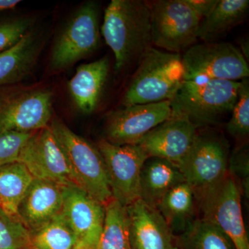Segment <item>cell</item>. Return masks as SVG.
Returning <instances> with one entry per match:
<instances>
[{
  "mask_svg": "<svg viewBox=\"0 0 249 249\" xmlns=\"http://www.w3.org/2000/svg\"><path fill=\"white\" fill-rule=\"evenodd\" d=\"M101 33L115 58L119 73L152 47L149 3L142 0H111L105 11Z\"/></svg>",
  "mask_w": 249,
  "mask_h": 249,
  "instance_id": "1",
  "label": "cell"
},
{
  "mask_svg": "<svg viewBox=\"0 0 249 249\" xmlns=\"http://www.w3.org/2000/svg\"><path fill=\"white\" fill-rule=\"evenodd\" d=\"M127 87L124 107L170 101L184 81L181 55L150 47Z\"/></svg>",
  "mask_w": 249,
  "mask_h": 249,
  "instance_id": "2",
  "label": "cell"
},
{
  "mask_svg": "<svg viewBox=\"0 0 249 249\" xmlns=\"http://www.w3.org/2000/svg\"><path fill=\"white\" fill-rule=\"evenodd\" d=\"M240 81L184 80L170 101L172 116H183L197 125L213 124L231 113Z\"/></svg>",
  "mask_w": 249,
  "mask_h": 249,
  "instance_id": "3",
  "label": "cell"
},
{
  "mask_svg": "<svg viewBox=\"0 0 249 249\" xmlns=\"http://www.w3.org/2000/svg\"><path fill=\"white\" fill-rule=\"evenodd\" d=\"M51 130L65 154L77 186L103 204L112 199L106 165L97 147L53 119Z\"/></svg>",
  "mask_w": 249,
  "mask_h": 249,
  "instance_id": "4",
  "label": "cell"
},
{
  "mask_svg": "<svg viewBox=\"0 0 249 249\" xmlns=\"http://www.w3.org/2000/svg\"><path fill=\"white\" fill-rule=\"evenodd\" d=\"M53 93L17 85L0 88V133H31L52 121Z\"/></svg>",
  "mask_w": 249,
  "mask_h": 249,
  "instance_id": "5",
  "label": "cell"
},
{
  "mask_svg": "<svg viewBox=\"0 0 249 249\" xmlns=\"http://www.w3.org/2000/svg\"><path fill=\"white\" fill-rule=\"evenodd\" d=\"M228 147L222 139L198 134L189 151L178 163L185 181L200 201L229 175Z\"/></svg>",
  "mask_w": 249,
  "mask_h": 249,
  "instance_id": "6",
  "label": "cell"
},
{
  "mask_svg": "<svg viewBox=\"0 0 249 249\" xmlns=\"http://www.w3.org/2000/svg\"><path fill=\"white\" fill-rule=\"evenodd\" d=\"M99 19L96 1H87L77 10L54 43L49 61L51 71L71 67L97 49L101 40Z\"/></svg>",
  "mask_w": 249,
  "mask_h": 249,
  "instance_id": "7",
  "label": "cell"
},
{
  "mask_svg": "<svg viewBox=\"0 0 249 249\" xmlns=\"http://www.w3.org/2000/svg\"><path fill=\"white\" fill-rule=\"evenodd\" d=\"M152 45L180 54L194 45L201 19L184 0L149 3Z\"/></svg>",
  "mask_w": 249,
  "mask_h": 249,
  "instance_id": "8",
  "label": "cell"
},
{
  "mask_svg": "<svg viewBox=\"0 0 249 249\" xmlns=\"http://www.w3.org/2000/svg\"><path fill=\"white\" fill-rule=\"evenodd\" d=\"M184 80H230L249 78L247 60L229 42H204L193 45L182 56Z\"/></svg>",
  "mask_w": 249,
  "mask_h": 249,
  "instance_id": "9",
  "label": "cell"
},
{
  "mask_svg": "<svg viewBox=\"0 0 249 249\" xmlns=\"http://www.w3.org/2000/svg\"><path fill=\"white\" fill-rule=\"evenodd\" d=\"M97 148L102 155L113 199L124 206L139 199V179L148 159L137 145H117L101 139Z\"/></svg>",
  "mask_w": 249,
  "mask_h": 249,
  "instance_id": "10",
  "label": "cell"
},
{
  "mask_svg": "<svg viewBox=\"0 0 249 249\" xmlns=\"http://www.w3.org/2000/svg\"><path fill=\"white\" fill-rule=\"evenodd\" d=\"M199 203L203 213L201 219L222 231L231 240L235 249H249L242 216L240 189L229 174Z\"/></svg>",
  "mask_w": 249,
  "mask_h": 249,
  "instance_id": "11",
  "label": "cell"
},
{
  "mask_svg": "<svg viewBox=\"0 0 249 249\" xmlns=\"http://www.w3.org/2000/svg\"><path fill=\"white\" fill-rule=\"evenodd\" d=\"M172 115L170 101L134 105L111 111L106 120L104 139L114 145H137Z\"/></svg>",
  "mask_w": 249,
  "mask_h": 249,
  "instance_id": "12",
  "label": "cell"
},
{
  "mask_svg": "<svg viewBox=\"0 0 249 249\" xmlns=\"http://www.w3.org/2000/svg\"><path fill=\"white\" fill-rule=\"evenodd\" d=\"M18 161L27 167L34 178L61 186L76 185L65 154L49 126L32 134L23 146Z\"/></svg>",
  "mask_w": 249,
  "mask_h": 249,
  "instance_id": "13",
  "label": "cell"
},
{
  "mask_svg": "<svg viewBox=\"0 0 249 249\" xmlns=\"http://www.w3.org/2000/svg\"><path fill=\"white\" fill-rule=\"evenodd\" d=\"M196 127L186 117L172 116L145 134L137 144L148 158L163 159L178 165L196 140Z\"/></svg>",
  "mask_w": 249,
  "mask_h": 249,
  "instance_id": "14",
  "label": "cell"
},
{
  "mask_svg": "<svg viewBox=\"0 0 249 249\" xmlns=\"http://www.w3.org/2000/svg\"><path fill=\"white\" fill-rule=\"evenodd\" d=\"M61 214L78 240L99 242L105 204L76 185L62 186Z\"/></svg>",
  "mask_w": 249,
  "mask_h": 249,
  "instance_id": "15",
  "label": "cell"
},
{
  "mask_svg": "<svg viewBox=\"0 0 249 249\" xmlns=\"http://www.w3.org/2000/svg\"><path fill=\"white\" fill-rule=\"evenodd\" d=\"M132 249H178L173 232L157 208L141 199L126 206Z\"/></svg>",
  "mask_w": 249,
  "mask_h": 249,
  "instance_id": "16",
  "label": "cell"
},
{
  "mask_svg": "<svg viewBox=\"0 0 249 249\" xmlns=\"http://www.w3.org/2000/svg\"><path fill=\"white\" fill-rule=\"evenodd\" d=\"M61 185L34 178L18 209L19 220L29 232L43 227L61 213Z\"/></svg>",
  "mask_w": 249,
  "mask_h": 249,
  "instance_id": "17",
  "label": "cell"
},
{
  "mask_svg": "<svg viewBox=\"0 0 249 249\" xmlns=\"http://www.w3.org/2000/svg\"><path fill=\"white\" fill-rule=\"evenodd\" d=\"M109 70V60L102 58L80 65L69 82L72 99L83 114H91L97 107Z\"/></svg>",
  "mask_w": 249,
  "mask_h": 249,
  "instance_id": "18",
  "label": "cell"
},
{
  "mask_svg": "<svg viewBox=\"0 0 249 249\" xmlns=\"http://www.w3.org/2000/svg\"><path fill=\"white\" fill-rule=\"evenodd\" d=\"M40 50V41L29 31L14 47L0 52V88L17 85L29 76Z\"/></svg>",
  "mask_w": 249,
  "mask_h": 249,
  "instance_id": "19",
  "label": "cell"
},
{
  "mask_svg": "<svg viewBox=\"0 0 249 249\" xmlns=\"http://www.w3.org/2000/svg\"><path fill=\"white\" fill-rule=\"evenodd\" d=\"M185 181L178 167L169 160L150 157L142 165L139 179V199L156 207L174 186Z\"/></svg>",
  "mask_w": 249,
  "mask_h": 249,
  "instance_id": "20",
  "label": "cell"
},
{
  "mask_svg": "<svg viewBox=\"0 0 249 249\" xmlns=\"http://www.w3.org/2000/svg\"><path fill=\"white\" fill-rule=\"evenodd\" d=\"M249 8V0H219L211 14L201 19L196 33L197 39L213 42L242 22Z\"/></svg>",
  "mask_w": 249,
  "mask_h": 249,
  "instance_id": "21",
  "label": "cell"
},
{
  "mask_svg": "<svg viewBox=\"0 0 249 249\" xmlns=\"http://www.w3.org/2000/svg\"><path fill=\"white\" fill-rule=\"evenodd\" d=\"M194 199L191 187L183 181L171 188L157 205L172 232L182 233L193 222Z\"/></svg>",
  "mask_w": 249,
  "mask_h": 249,
  "instance_id": "22",
  "label": "cell"
},
{
  "mask_svg": "<svg viewBox=\"0 0 249 249\" xmlns=\"http://www.w3.org/2000/svg\"><path fill=\"white\" fill-rule=\"evenodd\" d=\"M33 180L27 167L20 162L0 167V209L19 220L18 207Z\"/></svg>",
  "mask_w": 249,
  "mask_h": 249,
  "instance_id": "23",
  "label": "cell"
},
{
  "mask_svg": "<svg viewBox=\"0 0 249 249\" xmlns=\"http://www.w3.org/2000/svg\"><path fill=\"white\" fill-rule=\"evenodd\" d=\"M98 249H132L126 206L111 199L105 204V218Z\"/></svg>",
  "mask_w": 249,
  "mask_h": 249,
  "instance_id": "24",
  "label": "cell"
},
{
  "mask_svg": "<svg viewBox=\"0 0 249 249\" xmlns=\"http://www.w3.org/2000/svg\"><path fill=\"white\" fill-rule=\"evenodd\" d=\"M183 249H235L231 240L211 223L195 219L181 233Z\"/></svg>",
  "mask_w": 249,
  "mask_h": 249,
  "instance_id": "25",
  "label": "cell"
},
{
  "mask_svg": "<svg viewBox=\"0 0 249 249\" xmlns=\"http://www.w3.org/2000/svg\"><path fill=\"white\" fill-rule=\"evenodd\" d=\"M29 232L33 247L37 249H73L78 240L61 213Z\"/></svg>",
  "mask_w": 249,
  "mask_h": 249,
  "instance_id": "26",
  "label": "cell"
},
{
  "mask_svg": "<svg viewBox=\"0 0 249 249\" xmlns=\"http://www.w3.org/2000/svg\"><path fill=\"white\" fill-rule=\"evenodd\" d=\"M30 232L20 221L0 209V249H31Z\"/></svg>",
  "mask_w": 249,
  "mask_h": 249,
  "instance_id": "27",
  "label": "cell"
},
{
  "mask_svg": "<svg viewBox=\"0 0 249 249\" xmlns=\"http://www.w3.org/2000/svg\"><path fill=\"white\" fill-rule=\"evenodd\" d=\"M231 117L227 124V130L232 137L244 139L249 133V81L241 80L237 101L231 111Z\"/></svg>",
  "mask_w": 249,
  "mask_h": 249,
  "instance_id": "28",
  "label": "cell"
},
{
  "mask_svg": "<svg viewBox=\"0 0 249 249\" xmlns=\"http://www.w3.org/2000/svg\"><path fill=\"white\" fill-rule=\"evenodd\" d=\"M228 171L235 181L238 180L247 197L249 192V154L247 144L237 147L228 162Z\"/></svg>",
  "mask_w": 249,
  "mask_h": 249,
  "instance_id": "29",
  "label": "cell"
},
{
  "mask_svg": "<svg viewBox=\"0 0 249 249\" xmlns=\"http://www.w3.org/2000/svg\"><path fill=\"white\" fill-rule=\"evenodd\" d=\"M31 27L29 18L0 21V52L16 45L29 32Z\"/></svg>",
  "mask_w": 249,
  "mask_h": 249,
  "instance_id": "30",
  "label": "cell"
},
{
  "mask_svg": "<svg viewBox=\"0 0 249 249\" xmlns=\"http://www.w3.org/2000/svg\"><path fill=\"white\" fill-rule=\"evenodd\" d=\"M33 133H0V167L18 161L23 146Z\"/></svg>",
  "mask_w": 249,
  "mask_h": 249,
  "instance_id": "31",
  "label": "cell"
},
{
  "mask_svg": "<svg viewBox=\"0 0 249 249\" xmlns=\"http://www.w3.org/2000/svg\"><path fill=\"white\" fill-rule=\"evenodd\" d=\"M184 1L201 20L211 14L219 0H184Z\"/></svg>",
  "mask_w": 249,
  "mask_h": 249,
  "instance_id": "32",
  "label": "cell"
},
{
  "mask_svg": "<svg viewBox=\"0 0 249 249\" xmlns=\"http://www.w3.org/2000/svg\"><path fill=\"white\" fill-rule=\"evenodd\" d=\"M98 242L78 240L73 249H98Z\"/></svg>",
  "mask_w": 249,
  "mask_h": 249,
  "instance_id": "33",
  "label": "cell"
},
{
  "mask_svg": "<svg viewBox=\"0 0 249 249\" xmlns=\"http://www.w3.org/2000/svg\"><path fill=\"white\" fill-rule=\"evenodd\" d=\"M20 2L19 0H0V12L14 9Z\"/></svg>",
  "mask_w": 249,
  "mask_h": 249,
  "instance_id": "34",
  "label": "cell"
},
{
  "mask_svg": "<svg viewBox=\"0 0 249 249\" xmlns=\"http://www.w3.org/2000/svg\"><path fill=\"white\" fill-rule=\"evenodd\" d=\"M241 53H242L243 56L245 57L246 60H249V46L248 41H245V42H242L241 43Z\"/></svg>",
  "mask_w": 249,
  "mask_h": 249,
  "instance_id": "35",
  "label": "cell"
},
{
  "mask_svg": "<svg viewBox=\"0 0 249 249\" xmlns=\"http://www.w3.org/2000/svg\"><path fill=\"white\" fill-rule=\"evenodd\" d=\"M31 249H37L34 248V247H32V248H31Z\"/></svg>",
  "mask_w": 249,
  "mask_h": 249,
  "instance_id": "36",
  "label": "cell"
}]
</instances>
